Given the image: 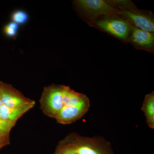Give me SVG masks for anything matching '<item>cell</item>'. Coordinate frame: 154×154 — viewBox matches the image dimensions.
<instances>
[{
    "label": "cell",
    "instance_id": "17",
    "mask_svg": "<svg viewBox=\"0 0 154 154\" xmlns=\"http://www.w3.org/2000/svg\"><path fill=\"white\" fill-rule=\"evenodd\" d=\"M1 137H2V134H0V139H1Z\"/></svg>",
    "mask_w": 154,
    "mask_h": 154
},
{
    "label": "cell",
    "instance_id": "11",
    "mask_svg": "<svg viewBox=\"0 0 154 154\" xmlns=\"http://www.w3.org/2000/svg\"><path fill=\"white\" fill-rule=\"evenodd\" d=\"M12 19L13 22L17 25H23L28 21V14L24 11H16L13 14Z\"/></svg>",
    "mask_w": 154,
    "mask_h": 154
},
{
    "label": "cell",
    "instance_id": "1",
    "mask_svg": "<svg viewBox=\"0 0 154 154\" xmlns=\"http://www.w3.org/2000/svg\"><path fill=\"white\" fill-rule=\"evenodd\" d=\"M117 17L124 19L132 26L148 32L154 31V22L151 16L140 12L135 6L124 10H118Z\"/></svg>",
    "mask_w": 154,
    "mask_h": 154
},
{
    "label": "cell",
    "instance_id": "12",
    "mask_svg": "<svg viewBox=\"0 0 154 154\" xmlns=\"http://www.w3.org/2000/svg\"><path fill=\"white\" fill-rule=\"evenodd\" d=\"M15 123L16 122L4 120L0 117V134L2 135L8 134L14 126Z\"/></svg>",
    "mask_w": 154,
    "mask_h": 154
},
{
    "label": "cell",
    "instance_id": "5",
    "mask_svg": "<svg viewBox=\"0 0 154 154\" xmlns=\"http://www.w3.org/2000/svg\"><path fill=\"white\" fill-rule=\"evenodd\" d=\"M90 102L88 98L78 105L64 106L54 118L59 123L69 124L82 116L88 112Z\"/></svg>",
    "mask_w": 154,
    "mask_h": 154
},
{
    "label": "cell",
    "instance_id": "8",
    "mask_svg": "<svg viewBox=\"0 0 154 154\" xmlns=\"http://www.w3.org/2000/svg\"><path fill=\"white\" fill-rule=\"evenodd\" d=\"M35 102L30 103L18 107H9L2 105L0 107V117L4 120L16 122L22 115L32 108Z\"/></svg>",
    "mask_w": 154,
    "mask_h": 154
},
{
    "label": "cell",
    "instance_id": "6",
    "mask_svg": "<svg viewBox=\"0 0 154 154\" xmlns=\"http://www.w3.org/2000/svg\"><path fill=\"white\" fill-rule=\"evenodd\" d=\"M130 35V40L135 46L148 50L153 49L154 34L152 32L132 26Z\"/></svg>",
    "mask_w": 154,
    "mask_h": 154
},
{
    "label": "cell",
    "instance_id": "13",
    "mask_svg": "<svg viewBox=\"0 0 154 154\" xmlns=\"http://www.w3.org/2000/svg\"><path fill=\"white\" fill-rule=\"evenodd\" d=\"M78 154H102L96 149L89 145H82L78 146Z\"/></svg>",
    "mask_w": 154,
    "mask_h": 154
},
{
    "label": "cell",
    "instance_id": "4",
    "mask_svg": "<svg viewBox=\"0 0 154 154\" xmlns=\"http://www.w3.org/2000/svg\"><path fill=\"white\" fill-rule=\"evenodd\" d=\"M42 99L45 112L55 117L64 107L61 86H53L45 88Z\"/></svg>",
    "mask_w": 154,
    "mask_h": 154
},
{
    "label": "cell",
    "instance_id": "10",
    "mask_svg": "<svg viewBox=\"0 0 154 154\" xmlns=\"http://www.w3.org/2000/svg\"><path fill=\"white\" fill-rule=\"evenodd\" d=\"M142 110L146 118V122L151 128H154V92L146 96Z\"/></svg>",
    "mask_w": 154,
    "mask_h": 154
},
{
    "label": "cell",
    "instance_id": "3",
    "mask_svg": "<svg viewBox=\"0 0 154 154\" xmlns=\"http://www.w3.org/2000/svg\"><path fill=\"white\" fill-rule=\"evenodd\" d=\"M96 25L100 29L123 40H126L128 38L132 26L128 22L119 17L99 20L96 23Z\"/></svg>",
    "mask_w": 154,
    "mask_h": 154
},
{
    "label": "cell",
    "instance_id": "9",
    "mask_svg": "<svg viewBox=\"0 0 154 154\" xmlns=\"http://www.w3.org/2000/svg\"><path fill=\"white\" fill-rule=\"evenodd\" d=\"M61 88L64 106L78 105L88 98L85 95L77 93L68 87L61 86Z\"/></svg>",
    "mask_w": 154,
    "mask_h": 154
},
{
    "label": "cell",
    "instance_id": "2",
    "mask_svg": "<svg viewBox=\"0 0 154 154\" xmlns=\"http://www.w3.org/2000/svg\"><path fill=\"white\" fill-rule=\"evenodd\" d=\"M77 5L91 18L101 16H117L118 9H115L109 2L104 0H79Z\"/></svg>",
    "mask_w": 154,
    "mask_h": 154
},
{
    "label": "cell",
    "instance_id": "16",
    "mask_svg": "<svg viewBox=\"0 0 154 154\" xmlns=\"http://www.w3.org/2000/svg\"><path fill=\"white\" fill-rule=\"evenodd\" d=\"M2 99H1V94H0V107H1V106H2Z\"/></svg>",
    "mask_w": 154,
    "mask_h": 154
},
{
    "label": "cell",
    "instance_id": "15",
    "mask_svg": "<svg viewBox=\"0 0 154 154\" xmlns=\"http://www.w3.org/2000/svg\"><path fill=\"white\" fill-rule=\"evenodd\" d=\"M78 146L71 145L67 146L63 150L60 154H78Z\"/></svg>",
    "mask_w": 154,
    "mask_h": 154
},
{
    "label": "cell",
    "instance_id": "14",
    "mask_svg": "<svg viewBox=\"0 0 154 154\" xmlns=\"http://www.w3.org/2000/svg\"><path fill=\"white\" fill-rule=\"evenodd\" d=\"M19 29L18 25L14 22H11L5 28V33L7 36L13 37L16 36Z\"/></svg>",
    "mask_w": 154,
    "mask_h": 154
},
{
    "label": "cell",
    "instance_id": "7",
    "mask_svg": "<svg viewBox=\"0 0 154 154\" xmlns=\"http://www.w3.org/2000/svg\"><path fill=\"white\" fill-rule=\"evenodd\" d=\"M2 104L9 107H18L32 102L24 97L15 89L0 88Z\"/></svg>",
    "mask_w": 154,
    "mask_h": 154
}]
</instances>
